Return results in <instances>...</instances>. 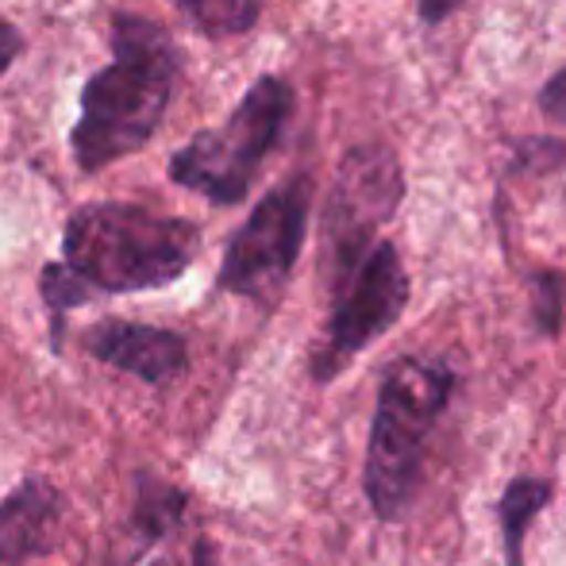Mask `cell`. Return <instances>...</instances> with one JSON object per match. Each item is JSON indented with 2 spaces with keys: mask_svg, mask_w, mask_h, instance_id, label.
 <instances>
[{
  "mask_svg": "<svg viewBox=\"0 0 566 566\" xmlns=\"http://www.w3.org/2000/svg\"><path fill=\"white\" fill-rule=\"evenodd\" d=\"M552 482L544 478H516L501 493V536H505V566H524V532L547 509Z\"/></svg>",
  "mask_w": 566,
  "mask_h": 566,
  "instance_id": "30bf717a",
  "label": "cell"
},
{
  "mask_svg": "<svg viewBox=\"0 0 566 566\" xmlns=\"http://www.w3.org/2000/svg\"><path fill=\"white\" fill-rule=\"evenodd\" d=\"M85 350L147 386H166L189 366L186 339L170 328H155V324L105 321L85 336Z\"/></svg>",
  "mask_w": 566,
  "mask_h": 566,
  "instance_id": "ba28073f",
  "label": "cell"
},
{
  "mask_svg": "<svg viewBox=\"0 0 566 566\" xmlns=\"http://www.w3.org/2000/svg\"><path fill=\"white\" fill-rule=\"evenodd\" d=\"M293 116V90L282 77H259L224 124L201 132L174 155L170 174L178 186L209 197L212 205H239L259 166L282 139Z\"/></svg>",
  "mask_w": 566,
  "mask_h": 566,
  "instance_id": "277c9868",
  "label": "cell"
},
{
  "mask_svg": "<svg viewBox=\"0 0 566 566\" xmlns=\"http://www.w3.org/2000/svg\"><path fill=\"white\" fill-rule=\"evenodd\" d=\"M454 374L443 363L397 358L378 389V409L366 448V497L381 521H401L420 485V462L436 420L443 417Z\"/></svg>",
  "mask_w": 566,
  "mask_h": 566,
  "instance_id": "3957f363",
  "label": "cell"
},
{
  "mask_svg": "<svg viewBox=\"0 0 566 566\" xmlns=\"http://www.w3.org/2000/svg\"><path fill=\"white\" fill-rule=\"evenodd\" d=\"M201 231L189 220L158 217L139 205H85L70 217L62 254L85 293H139L170 285L189 270Z\"/></svg>",
  "mask_w": 566,
  "mask_h": 566,
  "instance_id": "7a4b0ae2",
  "label": "cell"
},
{
  "mask_svg": "<svg viewBox=\"0 0 566 566\" xmlns=\"http://www.w3.org/2000/svg\"><path fill=\"white\" fill-rule=\"evenodd\" d=\"M532 316H536L539 336H559L566 316V274H559V270H536L532 274Z\"/></svg>",
  "mask_w": 566,
  "mask_h": 566,
  "instance_id": "7c38bea8",
  "label": "cell"
},
{
  "mask_svg": "<svg viewBox=\"0 0 566 566\" xmlns=\"http://www.w3.org/2000/svg\"><path fill=\"white\" fill-rule=\"evenodd\" d=\"M209 35H235L259 20V0H174Z\"/></svg>",
  "mask_w": 566,
  "mask_h": 566,
  "instance_id": "8fae6325",
  "label": "cell"
},
{
  "mask_svg": "<svg viewBox=\"0 0 566 566\" xmlns=\"http://www.w3.org/2000/svg\"><path fill=\"white\" fill-rule=\"evenodd\" d=\"M62 493L46 478H28L0 501V566H23L54 547Z\"/></svg>",
  "mask_w": 566,
  "mask_h": 566,
  "instance_id": "9c48e42d",
  "label": "cell"
},
{
  "mask_svg": "<svg viewBox=\"0 0 566 566\" xmlns=\"http://www.w3.org/2000/svg\"><path fill=\"white\" fill-rule=\"evenodd\" d=\"M539 108H544V116L566 124V70H559V74L544 85V93H539Z\"/></svg>",
  "mask_w": 566,
  "mask_h": 566,
  "instance_id": "4fadbf2b",
  "label": "cell"
},
{
  "mask_svg": "<svg viewBox=\"0 0 566 566\" xmlns=\"http://www.w3.org/2000/svg\"><path fill=\"white\" fill-rule=\"evenodd\" d=\"M20 46H23L20 31H15L12 23L0 20V74H4V70L15 62V54H20Z\"/></svg>",
  "mask_w": 566,
  "mask_h": 566,
  "instance_id": "5bb4252c",
  "label": "cell"
},
{
  "mask_svg": "<svg viewBox=\"0 0 566 566\" xmlns=\"http://www.w3.org/2000/svg\"><path fill=\"white\" fill-rule=\"evenodd\" d=\"M405 193L401 163L389 147H355L339 163L324 209V270L336 290L370 254L374 235L397 212Z\"/></svg>",
  "mask_w": 566,
  "mask_h": 566,
  "instance_id": "8992f818",
  "label": "cell"
},
{
  "mask_svg": "<svg viewBox=\"0 0 566 566\" xmlns=\"http://www.w3.org/2000/svg\"><path fill=\"white\" fill-rule=\"evenodd\" d=\"M462 0H417V12L424 23H440L443 15H451L454 8H459Z\"/></svg>",
  "mask_w": 566,
  "mask_h": 566,
  "instance_id": "9a60e30c",
  "label": "cell"
},
{
  "mask_svg": "<svg viewBox=\"0 0 566 566\" xmlns=\"http://www.w3.org/2000/svg\"><path fill=\"white\" fill-rule=\"evenodd\" d=\"M308 205H313V186L305 174L262 197L247 224L231 235L224 266H220V290L259 301L266 308L274 305L297 266L308 231Z\"/></svg>",
  "mask_w": 566,
  "mask_h": 566,
  "instance_id": "5b68a950",
  "label": "cell"
},
{
  "mask_svg": "<svg viewBox=\"0 0 566 566\" xmlns=\"http://www.w3.org/2000/svg\"><path fill=\"white\" fill-rule=\"evenodd\" d=\"M178 74L181 54L158 23L143 15H116L113 62L90 77L82 93V119L70 135L77 166L97 174L139 150L163 124Z\"/></svg>",
  "mask_w": 566,
  "mask_h": 566,
  "instance_id": "6da1fadb",
  "label": "cell"
},
{
  "mask_svg": "<svg viewBox=\"0 0 566 566\" xmlns=\"http://www.w3.org/2000/svg\"><path fill=\"white\" fill-rule=\"evenodd\" d=\"M409 305V274L389 239L370 247L363 262L332 290V321L313 358V378L332 381L358 350L386 336Z\"/></svg>",
  "mask_w": 566,
  "mask_h": 566,
  "instance_id": "52a82bcc",
  "label": "cell"
}]
</instances>
